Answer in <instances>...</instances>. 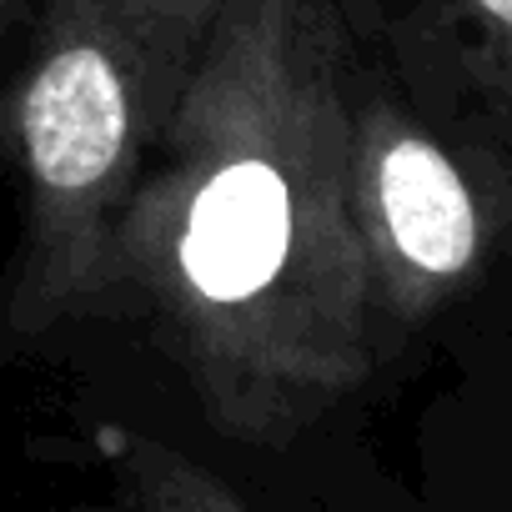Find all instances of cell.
I'll return each instance as SVG.
<instances>
[{
    "label": "cell",
    "mask_w": 512,
    "mask_h": 512,
    "mask_svg": "<svg viewBox=\"0 0 512 512\" xmlns=\"http://www.w3.org/2000/svg\"><path fill=\"white\" fill-rule=\"evenodd\" d=\"M101 442L126 472L121 512H251L216 472L196 467L176 447H161L131 432H106Z\"/></svg>",
    "instance_id": "obj_4"
},
{
    "label": "cell",
    "mask_w": 512,
    "mask_h": 512,
    "mask_svg": "<svg viewBox=\"0 0 512 512\" xmlns=\"http://www.w3.org/2000/svg\"><path fill=\"white\" fill-rule=\"evenodd\" d=\"M447 16H462L482 46H507L512 51V0H442Z\"/></svg>",
    "instance_id": "obj_5"
},
{
    "label": "cell",
    "mask_w": 512,
    "mask_h": 512,
    "mask_svg": "<svg viewBox=\"0 0 512 512\" xmlns=\"http://www.w3.org/2000/svg\"><path fill=\"white\" fill-rule=\"evenodd\" d=\"M347 181L367 342L372 362H382L397 332L427 322L472 282L487 246V211L467 156L412 111L357 26L347 71Z\"/></svg>",
    "instance_id": "obj_3"
},
{
    "label": "cell",
    "mask_w": 512,
    "mask_h": 512,
    "mask_svg": "<svg viewBox=\"0 0 512 512\" xmlns=\"http://www.w3.org/2000/svg\"><path fill=\"white\" fill-rule=\"evenodd\" d=\"M216 16L221 0H36L0 91V151L21 181V236L0 292L6 342L41 347L101 317L111 231Z\"/></svg>",
    "instance_id": "obj_2"
},
{
    "label": "cell",
    "mask_w": 512,
    "mask_h": 512,
    "mask_svg": "<svg viewBox=\"0 0 512 512\" xmlns=\"http://www.w3.org/2000/svg\"><path fill=\"white\" fill-rule=\"evenodd\" d=\"M31 16H36V0H0V91H6V81L16 76Z\"/></svg>",
    "instance_id": "obj_6"
},
{
    "label": "cell",
    "mask_w": 512,
    "mask_h": 512,
    "mask_svg": "<svg viewBox=\"0 0 512 512\" xmlns=\"http://www.w3.org/2000/svg\"><path fill=\"white\" fill-rule=\"evenodd\" d=\"M342 0H221L111 231L101 312L146 317L206 422L282 447L372 377Z\"/></svg>",
    "instance_id": "obj_1"
}]
</instances>
